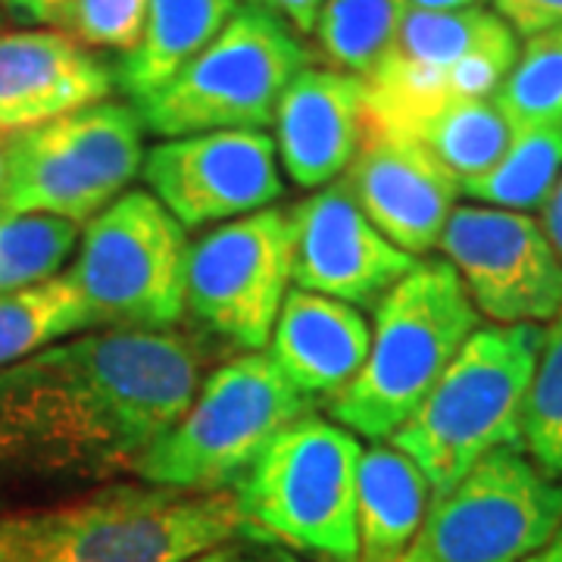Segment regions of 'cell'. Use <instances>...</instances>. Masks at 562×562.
Masks as SVG:
<instances>
[{
  "mask_svg": "<svg viewBox=\"0 0 562 562\" xmlns=\"http://www.w3.org/2000/svg\"><path fill=\"white\" fill-rule=\"evenodd\" d=\"M113 69L63 29L0 32V135L103 103Z\"/></svg>",
  "mask_w": 562,
  "mask_h": 562,
  "instance_id": "17",
  "label": "cell"
},
{
  "mask_svg": "<svg viewBox=\"0 0 562 562\" xmlns=\"http://www.w3.org/2000/svg\"><path fill=\"white\" fill-rule=\"evenodd\" d=\"M409 0H322L313 38L331 69L366 79L394 44Z\"/></svg>",
  "mask_w": 562,
  "mask_h": 562,
  "instance_id": "25",
  "label": "cell"
},
{
  "mask_svg": "<svg viewBox=\"0 0 562 562\" xmlns=\"http://www.w3.org/2000/svg\"><path fill=\"white\" fill-rule=\"evenodd\" d=\"M191 562H241V541L216 547V550H210V553H203V557Z\"/></svg>",
  "mask_w": 562,
  "mask_h": 562,
  "instance_id": "37",
  "label": "cell"
},
{
  "mask_svg": "<svg viewBox=\"0 0 562 562\" xmlns=\"http://www.w3.org/2000/svg\"><path fill=\"white\" fill-rule=\"evenodd\" d=\"M560 525L562 482L541 472L522 447H501L431 501L406 553L422 562H522Z\"/></svg>",
  "mask_w": 562,
  "mask_h": 562,
  "instance_id": "10",
  "label": "cell"
},
{
  "mask_svg": "<svg viewBox=\"0 0 562 562\" xmlns=\"http://www.w3.org/2000/svg\"><path fill=\"white\" fill-rule=\"evenodd\" d=\"M288 284L291 225L281 206L213 225L188 244L184 313L210 338L244 353L269 347Z\"/></svg>",
  "mask_w": 562,
  "mask_h": 562,
  "instance_id": "11",
  "label": "cell"
},
{
  "mask_svg": "<svg viewBox=\"0 0 562 562\" xmlns=\"http://www.w3.org/2000/svg\"><path fill=\"white\" fill-rule=\"evenodd\" d=\"M150 0H69L57 29L88 50L132 54L138 47Z\"/></svg>",
  "mask_w": 562,
  "mask_h": 562,
  "instance_id": "29",
  "label": "cell"
},
{
  "mask_svg": "<svg viewBox=\"0 0 562 562\" xmlns=\"http://www.w3.org/2000/svg\"><path fill=\"white\" fill-rule=\"evenodd\" d=\"M479 310L447 260H419L372 316L357 379L328 401L331 419L366 441H387L479 328Z\"/></svg>",
  "mask_w": 562,
  "mask_h": 562,
  "instance_id": "3",
  "label": "cell"
},
{
  "mask_svg": "<svg viewBox=\"0 0 562 562\" xmlns=\"http://www.w3.org/2000/svg\"><path fill=\"white\" fill-rule=\"evenodd\" d=\"M144 122L132 103L103 101L7 135L10 216H54L85 225L122 198L140 176Z\"/></svg>",
  "mask_w": 562,
  "mask_h": 562,
  "instance_id": "7",
  "label": "cell"
},
{
  "mask_svg": "<svg viewBox=\"0 0 562 562\" xmlns=\"http://www.w3.org/2000/svg\"><path fill=\"white\" fill-rule=\"evenodd\" d=\"M188 238L150 191L128 188L85 222L66 279L98 328L166 331L184 319Z\"/></svg>",
  "mask_w": 562,
  "mask_h": 562,
  "instance_id": "9",
  "label": "cell"
},
{
  "mask_svg": "<svg viewBox=\"0 0 562 562\" xmlns=\"http://www.w3.org/2000/svg\"><path fill=\"white\" fill-rule=\"evenodd\" d=\"M494 13L516 32V38L562 29V0H494Z\"/></svg>",
  "mask_w": 562,
  "mask_h": 562,
  "instance_id": "30",
  "label": "cell"
},
{
  "mask_svg": "<svg viewBox=\"0 0 562 562\" xmlns=\"http://www.w3.org/2000/svg\"><path fill=\"white\" fill-rule=\"evenodd\" d=\"M362 443L335 419L291 422L232 487L241 541L316 562H357V472Z\"/></svg>",
  "mask_w": 562,
  "mask_h": 562,
  "instance_id": "5",
  "label": "cell"
},
{
  "mask_svg": "<svg viewBox=\"0 0 562 562\" xmlns=\"http://www.w3.org/2000/svg\"><path fill=\"white\" fill-rule=\"evenodd\" d=\"M372 325L357 306L288 288L269 338V360L310 401L335 397L357 379Z\"/></svg>",
  "mask_w": 562,
  "mask_h": 562,
  "instance_id": "19",
  "label": "cell"
},
{
  "mask_svg": "<svg viewBox=\"0 0 562 562\" xmlns=\"http://www.w3.org/2000/svg\"><path fill=\"white\" fill-rule=\"evenodd\" d=\"M210 369L201 335L98 328L0 369V513L135 479Z\"/></svg>",
  "mask_w": 562,
  "mask_h": 562,
  "instance_id": "1",
  "label": "cell"
},
{
  "mask_svg": "<svg viewBox=\"0 0 562 562\" xmlns=\"http://www.w3.org/2000/svg\"><path fill=\"white\" fill-rule=\"evenodd\" d=\"M301 69H306L301 38L276 16L241 7L176 79L132 106L144 132L157 138L225 128L262 132Z\"/></svg>",
  "mask_w": 562,
  "mask_h": 562,
  "instance_id": "8",
  "label": "cell"
},
{
  "mask_svg": "<svg viewBox=\"0 0 562 562\" xmlns=\"http://www.w3.org/2000/svg\"><path fill=\"white\" fill-rule=\"evenodd\" d=\"M541 335V325L475 328L419 409L387 438L419 465L431 501L491 450L522 447V409Z\"/></svg>",
  "mask_w": 562,
  "mask_h": 562,
  "instance_id": "4",
  "label": "cell"
},
{
  "mask_svg": "<svg viewBox=\"0 0 562 562\" xmlns=\"http://www.w3.org/2000/svg\"><path fill=\"white\" fill-rule=\"evenodd\" d=\"M494 103L513 132L562 128V29L525 38Z\"/></svg>",
  "mask_w": 562,
  "mask_h": 562,
  "instance_id": "26",
  "label": "cell"
},
{
  "mask_svg": "<svg viewBox=\"0 0 562 562\" xmlns=\"http://www.w3.org/2000/svg\"><path fill=\"white\" fill-rule=\"evenodd\" d=\"M397 562H422V560H416L413 553H403V557H401V560H397Z\"/></svg>",
  "mask_w": 562,
  "mask_h": 562,
  "instance_id": "39",
  "label": "cell"
},
{
  "mask_svg": "<svg viewBox=\"0 0 562 562\" xmlns=\"http://www.w3.org/2000/svg\"><path fill=\"white\" fill-rule=\"evenodd\" d=\"M341 179L366 220L409 257L438 247L460 198V181L416 135L369 116L357 157Z\"/></svg>",
  "mask_w": 562,
  "mask_h": 562,
  "instance_id": "16",
  "label": "cell"
},
{
  "mask_svg": "<svg viewBox=\"0 0 562 562\" xmlns=\"http://www.w3.org/2000/svg\"><path fill=\"white\" fill-rule=\"evenodd\" d=\"M431 506L419 465L391 441L362 450L357 472V562H397L413 547Z\"/></svg>",
  "mask_w": 562,
  "mask_h": 562,
  "instance_id": "20",
  "label": "cell"
},
{
  "mask_svg": "<svg viewBox=\"0 0 562 562\" xmlns=\"http://www.w3.org/2000/svg\"><path fill=\"white\" fill-rule=\"evenodd\" d=\"M313 401L269 353H235L203 375L191 403L140 457L135 479L179 491H232L269 441Z\"/></svg>",
  "mask_w": 562,
  "mask_h": 562,
  "instance_id": "6",
  "label": "cell"
},
{
  "mask_svg": "<svg viewBox=\"0 0 562 562\" xmlns=\"http://www.w3.org/2000/svg\"><path fill=\"white\" fill-rule=\"evenodd\" d=\"M562 176V128L516 132L506 154L484 176L462 181L460 194L482 206L531 213L541 210Z\"/></svg>",
  "mask_w": 562,
  "mask_h": 562,
  "instance_id": "23",
  "label": "cell"
},
{
  "mask_svg": "<svg viewBox=\"0 0 562 562\" xmlns=\"http://www.w3.org/2000/svg\"><path fill=\"white\" fill-rule=\"evenodd\" d=\"M522 450L541 472L562 482V306L543 325L522 409Z\"/></svg>",
  "mask_w": 562,
  "mask_h": 562,
  "instance_id": "28",
  "label": "cell"
},
{
  "mask_svg": "<svg viewBox=\"0 0 562 562\" xmlns=\"http://www.w3.org/2000/svg\"><path fill=\"white\" fill-rule=\"evenodd\" d=\"M522 562H562V525L557 528V535L543 543L541 550H535V553L525 557Z\"/></svg>",
  "mask_w": 562,
  "mask_h": 562,
  "instance_id": "36",
  "label": "cell"
},
{
  "mask_svg": "<svg viewBox=\"0 0 562 562\" xmlns=\"http://www.w3.org/2000/svg\"><path fill=\"white\" fill-rule=\"evenodd\" d=\"M140 179L184 232L241 220L284 194L276 138L257 128L160 138Z\"/></svg>",
  "mask_w": 562,
  "mask_h": 562,
  "instance_id": "13",
  "label": "cell"
},
{
  "mask_svg": "<svg viewBox=\"0 0 562 562\" xmlns=\"http://www.w3.org/2000/svg\"><path fill=\"white\" fill-rule=\"evenodd\" d=\"M69 0H0V10L35 29H57Z\"/></svg>",
  "mask_w": 562,
  "mask_h": 562,
  "instance_id": "32",
  "label": "cell"
},
{
  "mask_svg": "<svg viewBox=\"0 0 562 562\" xmlns=\"http://www.w3.org/2000/svg\"><path fill=\"white\" fill-rule=\"evenodd\" d=\"M409 135H416L443 162V169L462 184L497 166L516 132L494 98H484V101L450 103L435 116L419 122Z\"/></svg>",
  "mask_w": 562,
  "mask_h": 562,
  "instance_id": "24",
  "label": "cell"
},
{
  "mask_svg": "<svg viewBox=\"0 0 562 562\" xmlns=\"http://www.w3.org/2000/svg\"><path fill=\"white\" fill-rule=\"evenodd\" d=\"M366 81L341 69L306 66L276 110V150L288 179L306 191L347 172L366 132Z\"/></svg>",
  "mask_w": 562,
  "mask_h": 562,
  "instance_id": "18",
  "label": "cell"
},
{
  "mask_svg": "<svg viewBox=\"0 0 562 562\" xmlns=\"http://www.w3.org/2000/svg\"><path fill=\"white\" fill-rule=\"evenodd\" d=\"M10 220V213H7V210H3V206H0V225H3V222Z\"/></svg>",
  "mask_w": 562,
  "mask_h": 562,
  "instance_id": "40",
  "label": "cell"
},
{
  "mask_svg": "<svg viewBox=\"0 0 562 562\" xmlns=\"http://www.w3.org/2000/svg\"><path fill=\"white\" fill-rule=\"evenodd\" d=\"M94 331V319L66 272L0 297V369L47 344Z\"/></svg>",
  "mask_w": 562,
  "mask_h": 562,
  "instance_id": "22",
  "label": "cell"
},
{
  "mask_svg": "<svg viewBox=\"0 0 562 562\" xmlns=\"http://www.w3.org/2000/svg\"><path fill=\"white\" fill-rule=\"evenodd\" d=\"M241 7H254L260 13H269L284 22L297 38H313L319 22L322 0H241Z\"/></svg>",
  "mask_w": 562,
  "mask_h": 562,
  "instance_id": "31",
  "label": "cell"
},
{
  "mask_svg": "<svg viewBox=\"0 0 562 562\" xmlns=\"http://www.w3.org/2000/svg\"><path fill=\"white\" fill-rule=\"evenodd\" d=\"M438 247L479 316L494 325H541L560 313L562 260L528 213L462 203Z\"/></svg>",
  "mask_w": 562,
  "mask_h": 562,
  "instance_id": "12",
  "label": "cell"
},
{
  "mask_svg": "<svg viewBox=\"0 0 562 562\" xmlns=\"http://www.w3.org/2000/svg\"><path fill=\"white\" fill-rule=\"evenodd\" d=\"M241 562H313L306 557H297L284 547H272V543H241Z\"/></svg>",
  "mask_w": 562,
  "mask_h": 562,
  "instance_id": "34",
  "label": "cell"
},
{
  "mask_svg": "<svg viewBox=\"0 0 562 562\" xmlns=\"http://www.w3.org/2000/svg\"><path fill=\"white\" fill-rule=\"evenodd\" d=\"M291 281L350 306H379L384 294L416 269L419 257L394 247L366 220L344 179L316 188L288 210Z\"/></svg>",
  "mask_w": 562,
  "mask_h": 562,
  "instance_id": "15",
  "label": "cell"
},
{
  "mask_svg": "<svg viewBox=\"0 0 562 562\" xmlns=\"http://www.w3.org/2000/svg\"><path fill=\"white\" fill-rule=\"evenodd\" d=\"M7 184V135H0V194Z\"/></svg>",
  "mask_w": 562,
  "mask_h": 562,
  "instance_id": "38",
  "label": "cell"
},
{
  "mask_svg": "<svg viewBox=\"0 0 562 562\" xmlns=\"http://www.w3.org/2000/svg\"><path fill=\"white\" fill-rule=\"evenodd\" d=\"M241 541L232 491L120 479L0 513V562H191Z\"/></svg>",
  "mask_w": 562,
  "mask_h": 562,
  "instance_id": "2",
  "label": "cell"
},
{
  "mask_svg": "<svg viewBox=\"0 0 562 562\" xmlns=\"http://www.w3.org/2000/svg\"><path fill=\"white\" fill-rule=\"evenodd\" d=\"M79 247V225L54 216H10L0 225V297L60 276Z\"/></svg>",
  "mask_w": 562,
  "mask_h": 562,
  "instance_id": "27",
  "label": "cell"
},
{
  "mask_svg": "<svg viewBox=\"0 0 562 562\" xmlns=\"http://www.w3.org/2000/svg\"><path fill=\"white\" fill-rule=\"evenodd\" d=\"M516 32L484 7L472 10H413L382 63L366 76L369 120L413 132L438 110L460 103V66L487 44Z\"/></svg>",
  "mask_w": 562,
  "mask_h": 562,
  "instance_id": "14",
  "label": "cell"
},
{
  "mask_svg": "<svg viewBox=\"0 0 562 562\" xmlns=\"http://www.w3.org/2000/svg\"><path fill=\"white\" fill-rule=\"evenodd\" d=\"M241 10V0H150L138 47L120 57L113 79L135 101L179 76Z\"/></svg>",
  "mask_w": 562,
  "mask_h": 562,
  "instance_id": "21",
  "label": "cell"
},
{
  "mask_svg": "<svg viewBox=\"0 0 562 562\" xmlns=\"http://www.w3.org/2000/svg\"><path fill=\"white\" fill-rule=\"evenodd\" d=\"M0 20H3V10H0Z\"/></svg>",
  "mask_w": 562,
  "mask_h": 562,
  "instance_id": "41",
  "label": "cell"
},
{
  "mask_svg": "<svg viewBox=\"0 0 562 562\" xmlns=\"http://www.w3.org/2000/svg\"><path fill=\"white\" fill-rule=\"evenodd\" d=\"M541 213V228L543 235H547V241L550 247L557 250V257L562 260V176L560 181L553 184V191H550V198L543 201V206L538 210Z\"/></svg>",
  "mask_w": 562,
  "mask_h": 562,
  "instance_id": "33",
  "label": "cell"
},
{
  "mask_svg": "<svg viewBox=\"0 0 562 562\" xmlns=\"http://www.w3.org/2000/svg\"><path fill=\"white\" fill-rule=\"evenodd\" d=\"M487 0H409L413 10H472L484 7Z\"/></svg>",
  "mask_w": 562,
  "mask_h": 562,
  "instance_id": "35",
  "label": "cell"
}]
</instances>
